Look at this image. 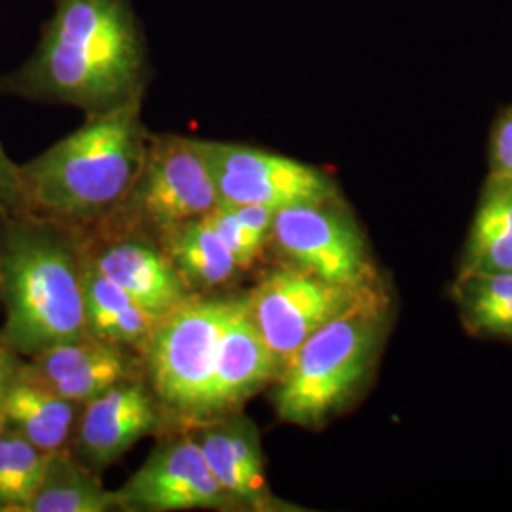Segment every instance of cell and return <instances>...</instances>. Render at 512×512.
Returning a JSON list of instances; mask_svg holds the SVG:
<instances>
[{
    "instance_id": "13",
    "label": "cell",
    "mask_w": 512,
    "mask_h": 512,
    "mask_svg": "<svg viewBox=\"0 0 512 512\" xmlns=\"http://www.w3.org/2000/svg\"><path fill=\"white\" fill-rule=\"evenodd\" d=\"M190 431L238 512L298 511L272 492L258 427L243 410L205 421Z\"/></svg>"
},
{
    "instance_id": "22",
    "label": "cell",
    "mask_w": 512,
    "mask_h": 512,
    "mask_svg": "<svg viewBox=\"0 0 512 512\" xmlns=\"http://www.w3.org/2000/svg\"><path fill=\"white\" fill-rule=\"evenodd\" d=\"M275 213L264 205H219L205 219L238 258L241 268L251 274L266 266Z\"/></svg>"
},
{
    "instance_id": "24",
    "label": "cell",
    "mask_w": 512,
    "mask_h": 512,
    "mask_svg": "<svg viewBox=\"0 0 512 512\" xmlns=\"http://www.w3.org/2000/svg\"><path fill=\"white\" fill-rule=\"evenodd\" d=\"M490 175L512 179V107L497 118L492 131Z\"/></svg>"
},
{
    "instance_id": "3",
    "label": "cell",
    "mask_w": 512,
    "mask_h": 512,
    "mask_svg": "<svg viewBox=\"0 0 512 512\" xmlns=\"http://www.w3.org/2000/svg\"><path fill=\"white\" fill-rule=\"evenodd\" d=\"M0 344L27 359L86 338L78 236L31 213L0 217Z\"/></svg>"
},
{
    "instance_id": "25",
    "label": "cell",
    "mask_w": 512,
    "mask_h": 512,
    "mask_svg": "<svg viewBox=\"0 0 512 512\" xmlns=\"http://www.w3.org/2000/svg\"><path fill=\"white\" fill-rule=\"evenodd\" d=\"M25 213L21 171L0 145V217Z\"/></svg>"
},
{
    "instance_id": "5",
    "label": "cell",
    "mask_w": 512,
    "mask_h": 512,
    "mask_svg": "<svg viewBox=\"0 0 512 512\" xmlns=\"http://www.w3.org/2000/svg\"><path fill=\"white\" fill-rule=\"evenodd\" d=\"M238 294H194L160 319L143 353L145 376L167 418V433L200 425Z\"/></svg>"
},
{
    "instance_id": "26",
    "label": "cell",
    "mask_w": 512,
    "mask_h": 512,
    "mask_svg": "<svg viewBox=\"0 0 512 512\" xmlns=\"http://www.w3.org/2000/svg\"><path fill=\"white\" fill-rule=\"evenodd\" d=\"M23 365V357L0 344V406L8 393V389L18 380L19 370Z\"/></svg>"
},
{
    "instance_id": "12",
    "label": "cell",
    "mask_w": 512,
    "mask_h": 512,
    "mask_svg": "<svg viewBox=\"0 0 512 512\" xmlns=\"http://www.w3.org/2000/svg\"><path fill=\"white\" fill-rule=\"evenodd\" d=\"M78 239L88 264L160 319L194 296L164 249L150 236L112 232L86 234Z\"/></svg>"
},
{
    "instance_id": "1",
    "label": "cell",
    "mask_w": 512,
    "mask_h": 512,
    "mask_svg": "<svg viewBox=\"0 0 512 512\" xmlns=\"http://www.w3.org/2000/svg\"><path fill=\"white\" fill-rule=\"evenodd\" d=\"M150 76L133 0H54L33 54L0 74V97L97 114L145 101Z\"/></svg>"
},
{
    "instance_id": "9",
    "label": "cell",
    "mask_w": 512,
    "mask_h": 512,
    "mask_svg": "<svg viewBox=\"0 0 512 512\" xmlns=\"http://www.w3.org/2000/svg\"><path fill=\"white\" fill-rule=\"evenodd\" d=\"M219 192L220 205H264L275 211L342 198L321 167L232 141L198 139Z\"/></svg>"
},
{
    "instance_id": "21",
    "label": "cell",
    "mask_w": 512,
    "mask_h": 512,
    "mask_svg": "<svg viewBox=\"0 0 512 512\" xmlns=\"http://www.w3.org/2000/svg\"><path fill=\"white\" fill-rule=\"evenodd\" d=\"M452 293L465 329L512 340V272L458 275Z\"/></svg>"
},
{
    "instance_id": "10",
    "label": "cell",
    "mask_w": 512,
    "mask_h": 512,
    "mask_svg": "<svg viewBox=\"0 0 512 512\" xmlns=\"http://www.w3.org/2000/svg\"><path fill=\"white\" fill-rule=\"evenodd\" d=\"M116 492L122 512H238L190 429L160 435L147 461Z\"/></svg>"
},
{
    "instance_id": "6",
    "label": "cell",
    "mask_w": 512,
    "mask_h": 512,
    "mask_svg": "<svg viewBox=\"0 0 512 512\" xmlns=\"http://www.w3.org/2000/svg\"><path fill=\"white\" fill-rule=\"evenodd\" d=\"M219 205V192L198 139L152 133L126 202L88 234L137 232L156 238L167 228L207 217Z\"/></svg>"
},
{
    "instance_id": "14",
    "label": "cell",
    "mask_w": 512,
    "mask_h": 512,
    "mask_svg": "<svg viewBox=\"0 0 512 512\" xmlns=\"http://www.w3.org/2000/svg\"><path fill=\"white\" fill-rule=\"evenodd\" d=\"M145 374L143 357L95 338L57 344L23 359L19 376L73 403L86 404L112 385Z\"/></svg>"
},
{
    "instance_id": "7",
    "label": "cell",
    "mask_w": 512,
    "mask_h": 512,
    "mask_svg": "<svg viewBox=\"0 0 512 512\" xmlns=\"http://www.w3.org/2000/svg\"><path fill=\"white\" fill-rule=\"evenodd\" d=\"M270 255L332 285L380 287L368 243L342 198L279 209Z\"/></svg>"
},
{
    "instance_id": "4",
    "label": "cell",
    "mask_w": 512,
    "mask_h": 512,
    "mask_svg": "<svg viewBox=\"0 0 512 512\" xmlns=\"http://www.w3.org/2000/svg\"><path fill=\"white\" fill-rule=\"evenodd\" d=\"M387 323L389 298L380 289L311 334L272 384L275 418L319 429L342 414L374 370Z\"/></svg>"
},
{
    "instance_id": "15",
    "label": "cell",
    "mask_w": 512,
    "mask_h": 512,
    "mask_svg": "<svg viewBox=\"0 0 512 512\" xmlns=\"http://www.w3.org/2000/svg\"><path fill=\"white\" fill-rule=\"evenodd\" d=\"M279 372V361L249 315L245 291H239L236 308L220 342L219 361L202 423L243 410L256 393L274 384Z\"/></svg>"
},
{
    "instance_id": "2",
    "label": "cell",
    "mask_w": 512,
    "mask_h": 512,
    "mask_svg": "<svg viewBox=\"0 0 512 512\" xmlns=\"http://www.w3.org/2000/svg\"><path fill=\"white\" fill-rule=\"evenodd\" d=\"M143 103L86 114V120L19 165L25 213L82 236L126 202L147 156L152 131Z\"/></svg>"
},
{
    "instance_id": "18",
    "label": "cell",
    "mask_w": 512,
    "mask_h": 512,
    "mask_svg": "<svg viewBox=\"0 0 512 512\" xmlns=\"http://www.w3.org/2000/svg\"><path fill=\"white\" fill-rule=\"evenodd\" d=\"M84 311L86 338L133 349L141 357L158 327L160 317L145 310L107 275L84 258Z\"/></svg>"
},
{
    "instance_id": "17",
    "label": "cell",
    "mask_w": 512,
    "mask_h": 512,
    "mask_svg": "<svg viewBox=\"0 0 512 512\" xmlns=\"http://www.w3.org/2000/svg\"><path fill=\"white\" fill-rule=\"evenodd\" d=\"M82 406L18 376L2 401L0 418L4 427L52 456L71 450Z\"/></svg>"
},
{
    "instance_id": "19",
    "label": "cell",
    "mask_w": 512,
    "mask_h": 512,
    "mask_svg": "<svg viewBox=\"0 0 512 512\" xmlns=\"http://www.w3.org/2000/svg\"><path fill=\"white\" fill-rule=\"evenodd\" d=\"M512 272V179L490 175L465 243L458 275Z\"/></svg>"
},
{
    "instance_id": "27",
    "label": "cell",
    "mask_w": 512,
    "mask_h": 512,
    "mask_svg": "<svg viewBox=\"0 0 512 512\" xmlns=\"http://www.w3.org/2000/svg\"><path fill=\"white\" fill-rule=\"evenodd\" d=\"M0 425H2V418H0Z\"/></svg>"
},
{
    "instance_id": "11",
    "label": "cell",
    "mask_w": 512,
    "mask_h": 512,
    "mask_svg": "<svg viewBox=\"0 0 512 512\" xmlns=\"http://www.w3.org/2000/svg\"><path fill=\"white\" fill-rule=\"evenodd\" d=\"M167 433V418L147 376H131L82 406L73 452L93 473L103 475L145 437Z\"/></svg>"
},
{
    "instance_id": "20",
    "label": "cell",
    "mask_w": 512,
    "mask_h": 512,
    "mask_svg": "<svg viewBox=\"0 0 512 512\" xmlns=\"http://www.w3.org/2000/svg\"><path fill=\"white\" fill-rule=\"evenodd\" d=\"M23 512H122L116 490H109L71 450L46 459L37 492Z\"/></svg>"
},
{
    "instance_id": "16",
    "label": "cell",
    "mask_w": 512,
    "mask_h": 512,
    "mask_svg": "<svg viewBox=\"0 0 512 512\" xmlns=\"http://www.w3.org/2000/svg\"><path fill=\"white\" fill-rule=\"evenodd\" d=\"M192 294L236 293L247 274L209 220H188L156 236Z\"/></svg>"
},
{
    "instance_id": "8",
    "label": "cell",
    "mask_w": 512,
    "mask_h": 512,
    "mask_svg": "<svg viewBox=\"0 0 512 512\" xmlns=\"http://www.w3.org/2000/svg\"><path fill=\"white\" fill-rule=\"evenodd\" d=\"M380 289L382 285L372 289L332 285L275 260L274 266L260 268L245 300L256 329L283 368L311 334Z\"/></svg>"
},
{
    "instance_id": "23",
    "label": "cell",
    "mask_w": 512,
    "mask_h": 512,
    "mask_svg": "<svg viewBox=\"0 0 512 512\" xmlns=\"http://www.w3.org/2000/svg\"><path fill=\"white\" fill-rule=\"evenodd\" d=\"M48 456L0 425V512H23L37 492Z\"/></svg>"
}]
</instances>
